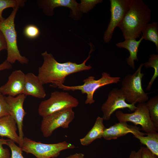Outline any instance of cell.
Segmentation results:
<instances>
[{"label":"cell","mask_w":158,"mask_h":158,"mask_svg":"<svg viewBox=\"0 0 158 158\" xmlns=\"http://www.w3.org/2000/svg\"><path fill=\"white\" fill-rule=\"evenodd\" d=\"M90 47L88 57L79 64L70 61L60 63L56 60L51 54L48 53L46 51L42 53L41 55L43 62L39 68L37 76L42 84L51 83L50 86L58 87L59 85L63 84L66 77L68 75L90 69L92 66L86 65L90 57V54L93 50L92 46H90Z\"/></svg>","instance_id":"obj_1"},{"label":"cell","mask_w":158,"mask_h":158,"mask_svg":"<svg viewBox=\"0 0 158 158\" xmlns=\"http://www.w3.org/2000/svg\"><path fill=\"white\" fill-rule=\"evenodd\" d=\"M151 11L142 0H131L129 8L118 26L125 40L140 37L150 20Z\"/></svg>","instance_id":"obj_2"},{"label":"cell","mask_w":158,"mask_h":158,"mask_svg":"<svg viewBox=\"0 0 158 158\" xmlns=\"http://www.w3.org/2000/svg\"><path fill=\"white\" fill-rule=\"evenodd\" d=\"M19 6L13 9L9 16L0 23V30L5 37L7 45L6 60L11 64L18 61L21 64L27 63L29 59L20 54L17 44V33L14 20Z\"/></svg>","instance_id":"obj_3"},{"label":"cell","mask_w":158,"mask_h":158,"mask_svg":"<svg viewBox=\"0 0 158 158\" xmlns=\"http://www.w3.org/2000/svg\"><path fill=\"white\" fill-rule=\"evenodd\" d=\"M143 66L144 63L140 64L133 73L127 75L121 82L120 89L128 104L145 102L148 100L149 97L143 89L142 85L144 74L141 71Z\"/></svg>","instance_id":"obj_4"},{"label":"cell","mask_w":158,"mask_h":158,"mask_svg":"<svg viewBox=\"0 0 158 158\" xmlns=\"http://www.w3.org/2000/svg\"><path fill=\"white\" fill-rule=\"evenodd\" d=\"M21 147L23 151L32 154L37 158H54L58 157L61 151L73 149L76 147L66 141L48 144L37 142L24 137Z\"/></svg>","instance_id":"obj_5"},{"label":"cell","mask_w":158,"mask_h":158,"mask_svg":"<svg viewBox=\"0 0 158 158\" xmlns=\"http://www.w3.org/2000/svg\"><path fill=\"white\" fill-rule=\"evenodd\" d=\"M79 103L78 100L68 92L55 91L51 93L49 98L40 102L38 112L43 117L56 112L76 107Z\"/></svg>","instance_id":"obj_6"},{"label":"cell","mask_w":158,"mask_h":158,"mask_svg":"<svg viewBox=\"0 0 158 158\" xmlns=\"http://www.w3.org/2000/svg\"><path fill=\"white\" fill-rule=\"evenodd\" d=\"M119 77H111L108 73L104 72L101 78L97 80L93 76H90L84 80V83L81 85L67 86L60 85L58 88L64 91L80 90L83 94H87V98L85 101V104H91L95 102L93 95L95 91L100 87L107 85L117 83L120 81Z\"/></svg>","instance_id":"obj_7"},{"label":"cell","mask_w":158,"mask_h":158,"mask_svg":"<svg viewBox=\"0 0 158 158\" xmlns=\"http://www.w3.org/2000/svg\"><path fill=\"white\" fill-rule=\"evenodd\" d=\"M137 109L131 113H124L120 110L116 112V116L119 122H130L141 126V129L146 134L158 131L150 118L146 103H139Z\"/></svg>","instance_id":"obj_8"},{"label":"cell","mask_w":158,"mask_h":158,"mask_svg":"<svg viewBox=\"0 0 158 158\" xmlns=\"http://www.w3.org/2000/svg\"><path fill=\"white\" fill-rule=\"evenodd\" d=\"M73 108H70L52 113L43 117L42 121L41 130L43 136L49 137L56 129L68 128L69 124L75 117Z\"/></svg>","instance_id":"obj_9"},{"label":"cell","mask_w":158,"mask_h":158,"mask_svg":"<svg viewBox=\"0 0 158 158\" xmlns=\"http://www.w3.org/2000/svg\"><path fill=\"white\" fill-rule=\"evenodd\" d=\"M111 18L103 39L105 42L111 40L115 28L123 20L130 5L131 0H110Z\"/></svg>","instance_id":"obj_10"},{"label":"cell","mask_w":158,"mask_h":158,"mask_svg":"<svg viewBox=\"0 0 158 158\" xmlns=\"http://www.w3.org/2000/svg\"><path fill=\"white\" fill-rule=\"evenodd\" d=\"M126 108L134 111L137 108L134 104H129L126 101L125 97L120 89L115 88L109 92L106 101L102 104L101 110L104 120H109L111 115L116 110Z\"/></svg>","instance_id":"obj_11"},{"label":"cell","mask_w":158,"mask_h":158,"mask_svg":"<svg viewBox=\"0 0 158 158\" xmlns=\"http://www.w3.org/2000/svg\"><path fill=\"white\" fill-rule=\"evenodd\" d=\"M26 96L21 94L13 97H5V100L9 107V114L16 123L20 138L19 146L21 147L24 138L23 130V119L26 112L23 108V104Z\"/></svg>","instance_id":"obj_12"},{"label":"cell","mask_w":158,"mask_h":158,"mask_svg":"<svg viewBox=\"0 0 158 158\" xmlns=\"http://www.w3.org/2000/svg\"><path fill=\"white\" fill-rule=\"evenodd\" d=\"M25 74L21 70L13 71L7 82L0 87V92L4 95L15 97L23 94Z\"/></svg>","instance_id":"obj_13"},{"label":"cell","mask_w":158,"mask_h":158,"mask_svg":"<svg viewBox=\"0 0 158 158\" xmlns=\"http://www.w3.org/2000/svg\"><path fill=\"white\" fill-rule=\"evenodd\" d=\"M129 133L142 136L147 134L140 131L138 127L128 125L126 122H121L115 123L108 128H105L102 138L106 140H110L117 139Z\"/></svg>","instance_id":"obj_14"},{"label":"cell","mask_w":158,"mask_h":158,"mask_svg":"<svg viewBox=\"0 0 158 158\" xmlns=\"http://www.w3.org/2000/svg\"><path fill=\"white\" fill-rule=\"evenodd\" d=\"M38 6L44 13L48 16L54 14V9L57 7L63 6L70 8L73 14L77 16L80 11L79 4L74 0H42L37 1Z\"/></svg>","instance_id":"obj_15"},{"label":"cell","mask_w":158,"mask_h":158,"mask_svg":"<svg viewBox=\"0 0 158 158\" xmlns=\"http://www.w3.org/2000/svg\"><path fill=\"white\" fill-rule=\"evenodd\" d=\"M43 85L37 76L28 73L25 74L23 94L39 99L44 98L46 94Z\"/></svg>","instance_id":"obj_16"},{"label":"cell","mask_w":158,"mask_h":158,"mask_svg":"<svg viewBox=\"0 0 158 158\" xmlns=\"http://www.w3.org/2000/svg\"><path fill=\"white\" fill-rule=\"evenodd\" d=\"M16 123L10 115L0 118V136L6 137L19 145L20 138L16 131Z\"/></svg>","instance_id":"obj_17"},{"label":"cell","mask_w":158,"mask_h":158,"mask_svg":"<svg viewBox=\"0 0 158 158\" xmlns=\"http://www.w3.org/2000/svg\"><path fill=\"white\" fill-rule=\"evenodd\" d=\"M144 37L142 35L138 40L135 39H127L122 42L118 43L116 46L119 48H124L128 50L130 53L129 57L126 59L127 63L131 68H135L134 61H138L137 56L138 48Z\"/></svg>","instance_id":"obj_18"},{"label":"cell","mask_w":158,"mask_h":158,"mask_svg":"<svg viewBox=\"0 0 158 158\" xmlns=\"http://www.w3.org/2000/svg\"><path fill=\"white\" fill-rule=\"evenodd\" d=\"M102 117L98 116L93 127L86 135L80 139L81 144L83 146H87L97 139L102 138L105 127L103 123Z\"/></svg>","instance_id":"obj_19"},{"label":"cell","mask_w":158,"mask_h":158,"mask_svg":"<svg viewBox=\"0 0 158 158\" xmlns=\"http://www.w3.org/2000/svg\"><path fill=\"white\" fill-rule=\"evenodd\" d=\"M147 136L134 134V136L153 154L158 156V133L154 132L147 134Z\"/></svg>","instance_id":"obj_20"},{"label":"cell","mask_w":158,"mask_h":158,"mask_svg":"<svg viewBox=\"0 0 158 158\" xmlns=\"http://www.w3.org/2000/svg\"><path fill=\"white\" fill-rule=\"evenodd\" d=\"M144 39L153 42L158 51V25L156 22L148 23L142 32Z\"/></svg>","instance_id":"obj_21"},{"label":"cell","mask_w":158,"mask_h":158,"mask_svg":"<svg viewBox=\"0 0 158 158\" xmlns=\"http://www.w3.org/2000/svg\"><path fill=\"white\" fill-rule=\"evenodd\" d=\"M144 66L146 68H153L154 70V74L146 88L147 90L149 91L154 82L158 76V55L154 54L150 55L148 61L144 63Z\"/></svg>","instance_id":"obj_22"},{"label":"cell","mask_w":158,"mask_h":158,"mask_svg":"<svg viewBox=\"0 0 158 158\" xmlns=\"http://www.w3.org/2000/svg\"><path fill=\"white\" fill-rule=\"evenodd\" d=\"M146 104L151 120L158 129V96L151 98Z\"/></svg>","instance_id":"obj_23"},{"label":"cell","mask_w":158,"mask_h":158,"mask_svg":"<svg viewBox=\"0 0 158 158\" xmlns=\"http://www.w3.org/2000/svg\"><path fill=\"white\" fill-rule=\"evenodd\" d=\"M26 1L25 0H0V23L5 19L2 16L4 10L10 7L13 8L17 6L23 7Z\"/></svg>","instance_id":"obj_24"},{"label":"cell","mask_w":158,"mask_h":158,"mask_svg":"<svg viewBox=\"0 0 158 158\" xmlns=\"http://www.w3.org/2000/svg\"><path fill=\"white\" fill-rule=\"evenodd\" d=\"M6 145L11 149V154L10 158H24L22 148L17 146L14 141L9 139H7Z\"/></svg>","instance_id":"obj_25"},{"label":"cell","mask_w":158,"mask_h":158,"mask_svg":"<svg viewBox=\"0 0 158 158\" xmlns=\"http://www.w3.org/2000/svg\"><path fill=\"white\" fill-rule=\"evenodd\" d=\"M102 1L101 0H82L79 4L80 11L86 13L92 9L97 4Z\"/></svg>","instance_id":"obj_26"},{"label":"cell","mask_w":158,"mask_h":158,"mask_svg":"<svg viewBox=\"0 0 158 158\" xmlns=\"http://www.w3.org/2000/svg\"><path fill=\"white\" fill-rule=\"evenodd\" d=\"M24 33L27 37L30 39H34L39 35L40 31L38 28L35 25H30L25 28Z\"/></svg>","instance_id":"obj_27"},{"label":"cell","mask_w":158,"mask_h":158,"mask_svg":"<svg viewBox=\"0 0 158 158\" xmlns=\"http://www.w3.org/2000/svg\"><path fill=\"white\" fill-rule=\"evenodd\" d=\"M9 114V107L4 96L0 92V118Z\"/></svg>","instance_id":"obj_28"},{"label":"cell","mask_w":158,"mask_h":158,"mask_svg":"<svg viewBox=\"0 0 158 158\" xmlns=\"http://www.w3.org/2000/svg\"><path fill=\"white\" fill-rule=\"evenodd\" d=\"M7 139L0 138V158H10L11 156L9 150L4 148L3 145L6 144Z\"/></svg>","instance_id":"obj_29"},{"label":"cell","mask_w":158,"mask_h":158,"mask_svg":"<svg viewBox=\"0 0 158 158\" xmlns=\"http://www.w3.org/2000/svg\"><path fill=\"white\" fill-rule=\"evenodd\" d=\"M142 158H158V156L153 154L147 147L141 146Z\"/></svg>","instance_id":"obj_30"},{"label":"cell","mask_w":158,"mask_h":158,"mask_svg":"<svg viewBox=\"0 0 158 158\" xmlns=\"http://www.w3.org/2000/svg\"><path fill=\"white\" fill-rule=\"evenodd\" d=\"M4 49L7 50V45L4 36L0 30V52Z\"/></svg>","instance_id":"obj_31"},{"label":"cell","mask_w":158,"mask_h":158,"mask_svg":"<svg viewBox=\"0 0 158 158\" xmlns=\"http://www.w3.org/2000/svg\"><path fill=\"white\" fill-rule=\"evenodd\" d=\"M12 68V66L11 64L8 62L6 60L0 64V71L10 69Z\"/></svg>","instance_id":"obj_32"},{"label":"cell","mask_w":158,"mask_h":158,"mask_svg":"<svg viewBox=\"0 0 158 158\" xmlns=\"http://www.w3.org/2000/svg\"><path fill=\"white\" fill-rule=\"evenodd\" d=\"M129 158H142L140 149L137 152L134 150L132 151L130 154Z\"/></svg>","instance_id":"obj_33"},{"label":"cell","mask_w":158,"mask_h":158,"mask_svg":"<svg viewBox=\"0 0 158 158\" xmlns=\"http://www.w3.org/2000/svg\"><path fill=\"white\" fill-rule=\"evenodd\" d=\"M64 158H85L84 154L82 153H76Z\"/></svg>","instance_id":"obj_34"}]
</instances>
